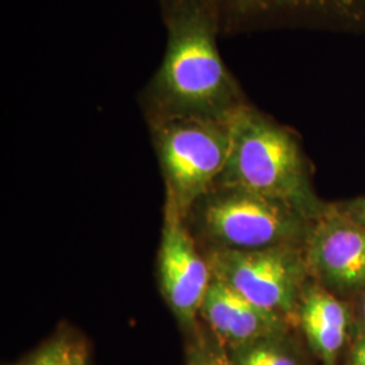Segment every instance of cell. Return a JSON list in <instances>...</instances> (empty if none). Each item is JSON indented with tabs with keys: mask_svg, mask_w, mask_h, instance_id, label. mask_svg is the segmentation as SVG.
<instances>
[{
	"mask_svg": "<svg viewBox=\"0 0 365 365\" xmlns=\"http://www.w3.org/2000/svg\"><path fill=\"white\" fill-rule=\"evenodd\" d=\"M160 4L167 43L160 66L138 95L145 120H232L248 101L222 58L215 22L191 0H160Z\"/></svg>",
	"mask_w": 365,
	"mask_h": 365,
	"instance_id": "cell-1",
	"label": "cell"
},
{
	"mask_svg": "<svg viewBox=\"0 0 365 365\" xmlns=\"http://www.w3.org/2000/svg\"><path fill=\"white\" fill-rule=\"evenodd\" d=\"M214 185H229L282 200L315 221L325 210L298 137L255 106L232 119L230 149Z\"/></svg>",
	"mask_w": 365,
	"mask_h": 365,
	"instance_id": "cell-2",
	"label": "cell"
},
{
	"mask_svg": "<svg viewBox=\"0 0 365 365\" xmlns=\"http://www.w3.org/2000/svg\"><path fill=\"white\" fill-rule=\"evenodd\" d=\"M182 218L203 253L304 247L314 222L282 200L229 185H212Z\"/></svg>",
	"mask_w": 365,
	"mask_h": 365,
	"instance_id": "cell-3",
	"label": "cell"
},
{
	"mask_svg": "<svg viewBox=\"0 0 365 365\" xmlns=\"http://www.w3.org/2000/svg\"><path fill=\"white\" fill-rule=\"evenodd\" d=\"M170 199L182 217L217 182L230 149L232 120L207 118L146 119Z\"/></svg>",
	"mask_w": 365,
	"mask_h": 365,
	"instance_id": "cell-4",
	"label": "cell"
},
{
	"mask_svg": "<svg viewBox=\"0 0 365 365\" xmlns=\"http://www.w3.org/2000/svg\"><path fill=\"white\" fill-rule=\"evenodd\" d=\"M205 256L212 276L297 327L300 297L312 280L304 247L217 250Z\"/></svg>",
	"mask_w": 365,
	"mask_h": 365,
	"instance_id": "cell-5",
	"label": "cell"
},
{
	"mask_svg": "<svg viewBox=\"0 0 365 365\" xmlns=\"http://www.w3.org/2000/svg\"><path fill=\"white\" fill-rule=\"evenodd\" d=\"M157 282L161 297L185 334L200 325V309L211 282L205 253L187 229L176 205L165 197L157 253Z\"/></svg>",
	"mask_w": 365,
	"mask_h": 365,
	"instance_id": "cell-6",
	"label": "cell"
},
{
	"mask_svg": "<svg viewBox=\"0 0 365 365\" xmlns=\"http://www.w3.org/2000/svg\"><path fill=\"white\" fill-rule=\"evenodd\" d=\"M312 280L341 299L365 291V227L329 206L304 242Z\"/></svg>",
	"mask_w": 365,
	"mask_h": 365,
	"instance_id": "cell-7",
	"label": "cell"
},
{
	"mask_svg": "<svg viewBox=\"0 0 365 365\" xmlns=\"http://www.w3.org/2000/svg\"><path fill=\"white\" fill-rule=\"evenodd\" d=\"M199 318L229 351L294 327L283 317L257 307L212 274Z\"/></svg>",
	"mask_w": 365,
	"mask_h": 365,
	"instance_id": "cell-8",
	"label": "cell"
},
{
	"mask_svg": "<svg viewBox=\"0 0 365 365\" xmlns=\"http://www.w3.org/2000/svg\"><path fill=\"white\" fill-rule=\"evenodd\" d=\"M349 327L351 314L344 300L310 280L300 297L297 327L322 365H339Z\"/></svg>",
	"mask_w": 365,
	"mask_h": 365,
	"instance_id": "cell-9",
	"label": "cell"
},
{
	"mask_svg": "<svg viewBox=\"0 0 365 365\" xmlns=\"http://www.w3.org/2000/svg\"><path fill=\"white\" fill-rule=\"evenodd\" d=\"M209 14L220 34L313 13L330 0H191Z\"/></svg>",
	"mask_w": 365,
	"mask_h": 365,
	"instance_id": "cell-10",
	"label": "cell"
},
{
	"mask_svg": "<svg viewBox=\"0 0 365 365\" xmlns=\"http://www.w3.org/2000/svg\"><path fill=\"white\" fill-rule=\"evenodd\" d=\"M230 353L235 365H309L291 329L253 339Z\"/></svg>",
	"mask_w": 365,
	"mask_h": 365,
	"instance_id": "cell-11",
	"label": "cell"
},
{
	"mask_svg": "<svg viewBox=\"0 0 365 365\" xmlns=\"http://www.w3.org/2000/svg\"><path fill=\"white\" fill-rule=\"evenodd\" d=\"M18 365H90V349L75 330L61 327Z\"/></svg>",
	"mask_w": 365,
	"mask_h": 365,
	"instance_id": "cell-12",
	"label": "cell"
},
{
	"mask_svg": "<svg viewBox=\"0 0 365 365\" xmlns=\"http://www.w3.org/2000/svg\"><path fill=\"white\" fill-rule=\"evenodd\" d=\"M187 365H235L232 353L202 322L187 334Z\"/></svg>",
	"mask_w": 365,
	"mask_h": 365,
	"instance_id": "cell-13",
	"label": "cell"
},
{
	"mask_svg": "<svg viewBox=\"0 0 365 365\" xmlns=\"http://www.w3.org/2000/svg\"><path fill=\"white\" fill-rule=\"evenodd\" d=\"M346 217L365 227V196L337 206Z\"/></svg>",
	"mask_w": 365,
	"mask_h": 365,
	"instance_id": "cell-14",
	"label": "cell"
},
{
	"mask_svg": "<svg viewBox=\"0 0 365 365\" xmlns=\"http://www.w3.org/2000/svg\"><path fill=\"white\" fill-rule=\"evenodd\" d=\"M346 365H365V331H361L360 339L354 344Z\"/></svg>",
	"mask_w": 365,
	"mask_h": 365,
	"instance_id": "cell-15",
	"label": "cell"
},
{
	"mask_svg": "<svg viewBox=\"0 0 365 365\" xmlns=\"http://www.w3.org/2000/svg\"><path fill=\"white\" fill-rule=\"evenodd\" d=\"M357 317H359V324H360L361 331H365V291L359 297Z\"/></svg>",
	"mask_w": 365,
	"mask_h": 365,
	"instance_id": "cell-16",
	"label": "cell"
}]
</instances>
